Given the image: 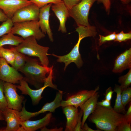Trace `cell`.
Listing matches in <instances>:
<instances>
[{
    "label": "cell",
    "instance_id": "74e56055",
    "mask_svg": "<svg viewBox=\"0 0 131 131\" xmlns=\"http://www.w3.org/2000/svg\"><path fill=\"white\" fill-rule=\"evenodd\" d=\"M99 3H102L107 12H109L110 9L111 3L110 0H96Z\"/></svg>",
    "mask_w": 131,
    "mask_h": 131
},
{
    "label": "cell",
    "instance_id": "6da1fadb",
    "mask_svg": "<svg viewBox=\"0 0 131 131\" xmlns=\"http://www.w3.org/2000/svg\"><path fill=\"white\" fill-rule=\"evenodd\" d=\"M88 118L98 129L105 131H116L117 127L125 120L124 114L116 112L113 108L97 105Z\"/></svg>",
    "mask_w": 131,
    "mask_h": 131
},
{
    "label": "cell",
    "instance_id": "d590c367",
    "mask_svg": "<svg viewBox=\"0 0 131 131\" xmlns=\"http://www.w3.org/2000/svg\"><path fill=\"white\" fill-rule=\"evenodd\" d=\"M125 120L129 123L131 122V104L130 103L128 110L124 115Z\"/></svg>",
    "mask_w": 131,
    "mask_h": 131
},
{
    "label": "cell",
    "instance_id": "484cf974",
    "mask_svg": "<svg viewBox=\"0 0 131 131\" xmlns=\"http://www.w3.org/2000/svg\"><path fill=\"white\" fill-rule=\"evenodd\" d=\"M13 24L11 18L3 22L0 26V37L10 32Z\"/></svg>",
    "mask_w": 131,
    "mask_h": 131
},
{
    "label": "cell",
    "instance_id": "f546056e",
    "mask_svg": "<svg viewBox=\"0 0 131 131\" xmlns=\"http://www.w3.org/2000/svg\"><path fill=\"white\" fill-rule=\"evenodd\" d=\"M131 39V32L127 33H124L123 31L116 34L115 41L119 42L126 41Z\"/></svg>",
    "mask_w": 131,
    "mask_h": 131
},
{
    "label": "cell",
    "instance_id": "9c48e42d",
    "mask_svg": "<svg viewBox=\"0 0 131 131\" xmlns=\"http://www.w3.org/2000/svg\"><path fill=\"white\" fill-rule=\"evenodd\" d=\"M40 11V8L32 3L17 10L11 19L14 23L38 20Z\"/></svg>",
    "mask_w": 131,
    "mask_h": 131
},
{
    "label": "cell",
    "instance_id": "44dd1931",
    "mask_svg": "<svg viewBox=\"0 0 131 131\" xmlns=\"http://www.w3.org/2000/svg\"><path fill=\"white\" fill-rule=\"evenodd\" d=\"M24 40L22 37L15 36L10 32L4 35L0 38V47L6 45L16 46L22 43Z\"/></svg>",
    "mask_w": 131,
    "mask_h": 131
},
{
    "label": "cell",
    "instance_id": "b9f144b4",
    "mask_svg": "<svg viewBox=\"0 0 131 131\" xmlns=\"http://www.w3.org/2000/svg\"><path fill=\"white\" fill-rule=\"evenodd\" d=\"M0 120H5L3 112L0 109Z\"/></svg>",
    "mask_w": 131,
    "mask_h": 131
},
{
    "label": "cell",
    "instance_id": "ffe728a7",
    "mask_svg": "<svg viewBox=\"0 0 131 131\" xmlns=\"http://www.w3.org/2000/svg\"><path fill=\"white\" fill-rule=\"evenodd\" d=\"M99 96L98 92L97 91L80 107L83 111V115L82 122V128L85 123L89 116L96 108Z\"/></svg>",
    "mask_w": 131,
    "mask_h": 131
},
{
    "label": "cell",
    "instance_id": "7a4b0ae2",
    "mask_svg": "<svg viewBox=\"0 0 131 131\" xmlns=\"http://www.w3.org/2000/svg\"><path fill=\"white\" fill-rule=\"evenodd\" d=\"M76 31L78 34V40L70 52L62 56L57 55L53 53L48 54V55H50L57 58V62H63L65 64L64 71L66 70L68 66L72 63H74L78 68H80L82 66L83 62L79 51L81 41L82 39L86 37H94L97 33L95 27L93 26H79L76 29Z\"/></svg>",
    "mask_w": 131,
    "mask_h": 131
},
{
    "label": "cell",
    "instance_id": "277c9868",
    "mask_svg": "<svg viewBox=\"0 0 131 131\" xmlns=\"http://www.w3.org/2000/svg\"><path fill=\"white\" fill-rule=\"evenodd\" d=\"M14 48L25 55L38 57L42 66H48L49 61L47 54L49 48L39 44L34 37L25 38L22 43Z\"/></svg>",
    "mask_w": 131,
    "mask_h": 131
},
{
    "label": "cell",
    "instance_id": "7402d4cb",
    "mask_svg": "<svg viewBox=\"0 0 131 131\" xmlns=\"http://www.w3.org/2000/svg\"><path fill=\"white\" fill-rule=\"evenodd\" d=\"M122 91L120 86L115 85L113 92L116 93V97L113 109L115 111L118 113H122L124 114L126 111L125 109V106L123 105L122 102L121 93Z\"/></svg>",
    "mask_w": 131,
    "mask_h": 131
},
{
    "label": "cell",
    "instance_id": "3957f363",
    "mask_svg": "<svg viewBox=\"0 0 131 131\" xmlns=\"http://www.w3.org/2000/svg\"><path fill=\"white\" fill-rule=\"evenodd\" d=\"M50 68L41 65L36 59L27 56L25 64L18 71L24 75V80L38 89L43 86Z\"/></svg>",
    "mask_w": 131,
    "mask_h": 131
},
{
    "label": "cell",
    "instance_id": "7bdbcfd3",
    "mask_svg": "<svg viewBox=\"0 0 131 131\" xmlns=\"http://www.w3.org/2000/svg\"><path fill=\"white\" fill-rule=\"evenodd\" d=\"M121 0L123 3L126 4L130 2L131 0Z\"/></svg>",
    "mask_w": 131,
    "mask_h": 131
},
{
    "label": "cell",
    "instance_id": "d6a6232c",
    "mask_svg": "<svg viewBox=\"0 0 131 131\" xmlns=\"http://www.w3.org/2000/svg\"><path fill=\"white\" fill-rule=\"evenodd\" d=\"M81 0H62L66 6L69 10L78 3Z\"/></svg>",
    "mask_w": 131,
    "mask_h": 131
},
{
    "label": "cell",
    "instance_id": "ab89813d",
    "mask_svg": "<svg viewBox=\"0 0 131 131\" xmlns=\"http://www.w3.org/2000/svg\"><path fill=\"white\" fill-rule=\"evenodd\" d=\"M83 131H101V130L98 129L94 130L90 128L86 123H85L83 126L82 128Z\"/></svg>",
    "mask_w": 131,
    "mask_h": 131
},
{
    "label": "cell",
    "instance_id": "d6986e66",
    "mask_svg": "<svg viewBox=\"0 0 131 131\" xmlns=\"http://www.w3.org/2000/svg\"><path fill=\"white\" fill-rule=\"evenodd\" d=\"M63 112L66 118L65 131H73L78 120L79 112L78 108L72 106L63 107Z\"/></svg>",
    "mask_w": 131,
    "mask_h": 131
},
{
    "label": "cell",
    "instance_id": "ba28073f",
    "mask_svg": "<svg viewBox=\"0 0 131 131\" xmlns=\"http://www.w3.org/2000/svg\"><path fill=\"white\" fill-rule=\"evenodd\" d=\"M17 85L4 82V92L8 108L20 111L22 107V103L24 99L23 95H19L17 92Z\"/></svg>",
    "mask_w": 131,
    "mask_h": 131
},
{
    "label": "cell",
    "instance_id": "5b68a950",
    "mask_svg": "<svg viewBox=\"0 0 131 131\" xmlns=\"http://www.w3.org/2000/svg\"><path fill=\"white\" fill-rule=\"evenodd\" d=\"M50 67L49 72L45 80L44 85L40 88L36 90L32 89L29 86L28 83L23 79L20 81L19 85H17V88L21 91V94L28 95L30 97L33 105H36L38 104L43 98L42 94L47 87H49L58 90L57 86L53 84L52 81L53 78V66Z\"/></svg>",
    "mask_w": 131,
    "mask_h": 131
},
{
    "label": "cell",
    "instance_id": "9a60e30c",
    "mask_svg": "<svg viewBox=\"0 0 131 131\" xmlns=\"http://www.w3.org/2000/svg\"><path fill=\"white\" fill-rule=\"evenodd\" d=\"M63 92L59 90L56 94L55 98L53 101L45 104L42 108L37 112H28L27 110L25 111L24 114L25 118L26 120H29L32 117L46 112H54L56 108L60 107L61 103L63 100Z\"/></svg>",
    "mask_w": 131,
    "mask_h": 131
},
{
    "label": "cell",
    "instance_id": "603a6c76",
    "mask_svg": "<svg viewBox=\"0 0 131 131\" xmlns=\"http://www.w3.org/2000/svg\"><path fill=\"white\" fill-rule=\"evenodd\" d=\"M15 54V59L13 66L16 69L18 70L25 64L27 59V56L25 55L17 50L14 47L11 48Z\"/></svg>",
    "mask_w": 131,
    "mask_h": 131
},
{
    "label": "cell",
    "instance_id": "60d3db41",
    "mask_svg": "<svg viewBox=\"0 0 131 131\" xmlns=\"http://www.w3.org/2000/svg\"><path fill=\"white\" fill-rule=\"evenodd\" d=\"M41 131H61L63 130V128L60 127L59 128H56L52 129H49L45 127L41 128Z\"/></svg>",
    "mask_w": 131,
    "mask_h": 131
},
{
    "label": "cell",
    "instance_id": "1f68e13d",
    "mask_svg": "<svg viewBox=\"0 0 131 131\" xmlns=\"http://www.w3.org/2000/svg\"><path fill=\"white\" fill-rule=\"evenodd\" d=\"M131 131V123L125 120L117 127L116 131Z\"/></svg>",
    "mask_w": 131,
    "mask_h": 131
},
{
    "label": "cell",
    "instance_id": "7c38bea8",
    "mask_svg": "<svg viewBox=\"0 0 131 131\" xmlns=\"http://www.w3.org/2000/svg\"><path fill=\"white\" fill-rule=\"evenodd\" d=\"M32 3L28 0H0V9L11 18L17 10Z\"/></svg>",
    "mask_w": 131,
    "mask_h": 131
},
{
    "label": "cell",
    "instance_id": "5bb4252c",
    "mask_svg": "<svg viewBox=\"0 0 131 131\" xmlns=\"http://www.w3.org/2000/svg\"><path fill=\"white\" fill-rule=\"evenodd\" d=\"M52 3L46 5L40 8L38 22L41 31L44 34L47 33L50 41L53 42V33L49 24L50 15V10Z\"/></svg>",
    "mask_w": 131,
    "mask_h": 131
},
{
    "label": "cell",
    "instance_id": "ac0fdd59",
    "mask_svg": "<svg viewBox=\"0 0 131 131\" xmlns=\"http://www.w3.org/2000/svg\"><path fill=\"white\" fill-rule=\"evenodd\" d=\"M131 68V48L126 50L117 57L112 70L115 73H120Z\"/></svg>",
    "mask_w": 131,
    "mask_h": 131
},
{
    "label": "cell",
    "instance_id": "8fae6325",
    "mask_svg": "<svg viewBox=\"0 0 131 131\" xmlns=\"http://www.w3.org/2000/svg\"><path fill=\"white\" fill-rule=\"evenodd\" d=\"M99 89L98 86L94 90H84L79 91L68 98L66 100H62L60 106L63 107L72 106L78 108L80 107L88 99L92 96Z\"/></svg>",
    "mask_w": 131,
    "mask_h": 131
},
{
    "label": "cell",
    "instance_id": "2e32d148",
    "mask_svg": "<svg viewBox=\"0 0 131 131\" xmlns=\"http://www.w3.org/2000/svg\"><path fill=\"white\" fill-rule=\"evenodd\" d=\"M51 9L58 19L60 25L58 31L63 33L67 32L66 24L67 18L70 16L69 10L63 1L52 4Z\"/></svg>",
    "mask_w": 131,
    "mask_h": 131
},
{
    "label": "cell",
    "instance_id": "f35d334b",
    "mask_svg": "<svg viewBox=\"0 0 131 131\" xmlns=\"http://www.w3.org/2000/svg\"><path fill=\"white\" fill-rule=\"evenodd\" d=\"M8 18L6 15L0 9V22H4L6 21Z\"/></svg>",
    "mask_w": 131,
    "mask_h": 131
},
{
    "label": "cell",
    "instance_id": "8992f818",
    "mask_svg": "<svg viewBox=\"0 0 131 131\" xmlns=\"http://www.w3.org/2000/svg\"><path fill=\"white\" fill-rule=\"evenodd\" d=\"M10 32L20 35L24 39L33 36L39 41L45 36L40 29L38 20L14 23Z\"/></svg>",
    "mask_w": 131,
    "mask_h": 131
},
{
    "label": "cell",
    "instance_id": "4fadbf2b",
    "mask_svg": "<svg viewBox=\"0 0 131 131\" xmlns=\"http://www.w3.org/2000/svg\"><path fill=\"white\" fill-rule=\"evenodd\" d=\"M3 112L7 126L0 131H18L21 121L20 111L8 107Z\"/></svg>",
    "mask_w": 131,
    "mask_h": 131
},
{
    "label": "cell",
    "instance_id": "8d00e7d4",
    "mask_svg": "<svg viewBox=\"0 0 131 131\" xmlns=\"http://www.w3.org/2000/svg\"><path fill=\"white\" fill-rule=\"evenodd\" d=\"M114 92L111 87H110L107 89L105 94V98L108 100L111 101Z\"/></svg>",
    "mask_w": 131,
    "mask_h": 131
},
{
    "label": "cell",
    "instance_id": "836d02e7",
    "mask_svg": "<svg viewBox=\"0 0 131 131\" xmlns=\"http://www.w3.org/2000/svg\"><path fill=\"white\" fill-rule=\"evenodd\" d=\"M83 114V111L81 109L79 112V117L77 122L74 131H83L82 128V122L81 121V118Z\"/></svg>",
    "mask_w": 131,
    "mask_h": 131
},
{
    "label": "cell",
    "instance_id": "e0dca14e",
    "mask_svg": "<svg viewBox=\"0 0 131 131\" xmlns=\"http://www.w3.org/2000/svg\"><path fill=\"white\" fill-rule=\"evenodd\" d=\"M52 116L51 113H49L41 119L35 121L28 120L21 121L20 124L23 128L24 131H34L48 125Z\"/></svg>",
    "mask_w": 131,
    "mask_h": 131
},
{
    "label": "cell",
    "instance_id": "cb8c5ba5",
    "mask_svg": "<svg viewBox=\"0 0 131 131\" xmlns=\"http://www.w3.org/2000/svg\"><path fill=\"white\" fill-rule=\"evenodd\" d=\"M0 57L5 59L8 64H10L13 67V66L15 54L11 48L8 49L3 47H0Z\"/></svg>",
    "mask_w": 131,
    "mask_h": 131
},
{
    "label": "cell",
    "instance_id": "e575fe53",
    "mask_svg": "<svg viewBox=\"0 0 131 131\" xmlns=\"http://www.w3.org/2000/svg\"><path fill=\"white\" fill-rule=\"evenodd\" d=\"M97 105L104 107L109 108H112L111 106V101L105 99L101 101L97 102Z\"/></svg>",
    "mask_w": 131,
    "mask_h": 131
},
{
    "label": "cell",
    "instance_id": "30bf717a",
    "mask_svg": "<svg viewBox=\"0 0 131 131\" xmlns=\"http://www.w3.org/2000/svg\"><path fill=\"white\" fill-rule=\"evenodd\" d=\"M8 64L5 59L0 57V80L14 84L19 83L24 77L18 70Z\"/></svg>",
    "mask_w": 131,
    "mask_h": 131
},
{
    "label": "cell",
    "instance_id": "52a82bcc",
    "mask_svg": "<svg viewBox=\"0 0 131 131\" xmlns=\"http://www.w3.org/2000/svg\"><path fill=\"white\" fill-rule=\"evenodd\" d=\"M96 0H81L69 10L70 16L75 20L78 26H90L88 21L89 11Z\"/></svg>",
    "mask_w": 131,
    "mask_h": 131
},
{
    "label": "cell",
    "instance_id": "83f0119b",
    "mask_svg": "<svg viewBox=\"0 0 131 131\" xmlns=\"http://www.w3.org/2000/svg\"><path fill=\"white\" fill-rule=\"evenodd\" d=\"M122 103L125 106L131 101V88L128 87L122 90L121 93Z\"/></svg>",
    "mask_w": 131,
    "mask_h": 131
},
{
    "label": "cell",
    "instance_id": "4316f807",
    "mask_svg": "<svg viewBox=\"0 0 131 131\" xmlns=\"http://www.w3.org/2000/svg\"><path fill=\"white\" fill-rule=\"evenodd\" d=\"M4 82L0 80V109L3 112L8 107V104L4 92Z\"/></svg>",
    "mask_w": 131,
    "mask_h": 131
},
{
    "label": "cell",
    "instance_id": "d4e9b609",
    "mask_svg": "<svg viewBox=\"0 0 131 131\" xmlns=\"http://www.w3.org/2000/svg\"><path fill=\"white\" fill-rule=\"evenodd\" d=\"M118 82L121 84L120 86L122 90L129 87L131 83V68L126 74L119 78Z\"/></svg>",
    "mask_w": 131,
    "mask_h": 131
},
{
    "label": "cell",
    "instance_id": "f1b7e54d",
    "mask_svg": "<svg viewBox=\"0 0 131 131\" xmlns=\"http://www.w3.org/2000/svg\"><path fill=\"white\" fill-rule=\"evenodd\" d=\"M40 8L45 5L52 3L55 4L62 2V0H28Z\"/></svg>",
    "mask_w": 131,
    "mask_h": 131
},
{
    "label": "cell",
    "instance_id": "4dcf8cb0",
    "mask_svg": "<svg viewBox=\"0 0 131 131\" xmlns=\"http://www.w3.org/2000/svg\"><path fill=\"white\" fill-rule=\"evenodd\" d=\"M116 34L115 32L107 35L104 36L100 35H99V46L108 41L114 40L116 38Z\"/></svg>",
    "mask_w": 131,
    "mask_h": 131
}]
</instances>
